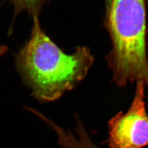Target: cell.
<instances>
[{
  "label": "cell",
  "instance_id": "cell-1",
  "mask_svg": "<svg viewBox=\"0 0 148 148\" xmlns=\"http://www.w3.org/2000/svg\"><path fill=\"white\" fill-rule=\"evenodd\" d=\"M33 20L30 39L16 56V67L36 99L55 101L85 78L94 58L85 46L65 53L41 29L38 17Z\"/></svg>",
  "mask_w": 148,
  "mask_h": 148
},
{
  "label": "cell",
  "instance_id": "cell-2",
  "mask_svg": "<svg viewBox=\"0 0 148 148\" xmlns=\"http://www.w3.org/2000/svg\"><path fill=\"white\" fill-rule=\"evenodd\" d=\"M145 0H111L107 26L112 43L108 64L120 86L142 82L148 87Z\"/></svg>",
  "mask_w": 148,
  "mask_h": 148
},
{
  "label": "cell",
  "instance_id": "cell-3",
  "mask_svg": "<svg viewBox=\"0 0 148 148\" xmlns=\"http://www.w3.org/2000/svg\"><path fill=\"white\" fill-rule=\"evenodd\" d=\"M145 86L137 82L132 105L109 122V148H143L148 145V115L145 103Z\"/></svg>",
  "mask_w": 148,
  "mask_h": 148
},
{
  "label": "cell",
  "instance_id": "cell-4",
  "mask_svg": "<svg viewBox=\"0 0 148 148\" xmlns=\"http://www.w3.org/2000/svg\"><path fill=\"white\" fill-rule=\"evenodd\" d=\"M14 6V18L22 11H27L32 17H38L44 4L48 0H9Z\"/></svg>",
  "mask_w": 148,
  "mask_h": 148
},
{
  "label": "cell",
  "instance_id": "cell-5",
  "mask_svg": "<svg viewBox=\"0 0 148 148\" xmlns=\"http://www.w3.org/2000/svg\"><path fill=\"white\" fill-rule=\"evenodd\" d=\"M8 51V48L5 46H0V56L3 55Z\"/></svg>",
  "mask_w": 148,
  "mask_h": 148
},
{
  "label": "cell",
  "instance_id": "cell-6",
  "mask_svg": "<svg viewBox=\"0 0 148 148\" xmlns=\"http://www.w3.org/2000/svg\"><path fill=\"white\" fill-rule=\"evenodd\" d=\"M106 4H107V8H108L109 7V6L111 0H106Z\"/></svg>",
  "mask_w": 148,
  "mask_h": 148
}]
</instances>
